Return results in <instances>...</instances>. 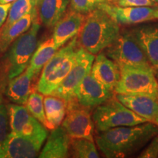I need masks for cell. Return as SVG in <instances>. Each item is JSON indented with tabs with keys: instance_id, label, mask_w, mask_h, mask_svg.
<instances>
[{
	"instance_id": "cell-21",
	"label": "cell",
	"mask_w": 158,
	"mask_h": 158,
	"mask_svg": "<svg viewBox=\"0 0 158 158\" xmlns=\"http://www.w3.org/2000/svg\"><path fill=\"white\" fill-rule=\"evenodd\" d=\"M32 80L33 78L27 70L10 80L5 91L6 96L10 101L15 104L25 105L31 94Z\"/></svg>"
},
{
	"instance_id": "cell-7",
	"label": "cell",
	"mask_w": 158,
	"mask_h": 158,
	"mask_svg": "<svg viewBox=\"0 0 158 158\" xmlns=\"http://www.w3.org/2000/svg\"><path fill=\"white\" fill-rule=\"evenodd\" d=\"M120 79L114 89L115 94H145L158 98V81L155 70L119 67Z\"/></svg>"
},
{
	"instance_id": "cell-1",
	"label": "cell",
	"mask_w": 158,
	"mask_h": 158,
	"mask_svg": "<svg viewBox=\"0 0 158 158\" xmlns=\"http://www.w3.org/2000/svg\"><path fill=\"white\" fill-rule=\"evenodd\" d=\"M157 134L158 126L147 122L98 133L95 141L106 157L121 158L136 152Z\"/></svg>"
},
{
	"instance_id": "cell-13",
	"label": "cell",
	"mask_w": 158,
	"mask_h": 158,
	"mask_svg": "<svg viewBox=\"0 0 158 158\" xmlns=\"http://www.w3.org/2000/svg\"><path fill=\"white\" fill-rule=\"evenodd\" d=\"M115 96L138 116L155 123L158 117V98L145 94H116Z\"/></svg>"
},
{
	"instance_id": "cell-25",
	"label": "cell",
	"mask_w": 158,
	"mask_h": 158,
	"mask_svg": "<svg viewBox=\"0 0 158 158\" xmlns=\"http://www.w3.org/2000/svg\"><path fill=\"white\" fill-rule=\"evenodd\" d=\"M37 0H15L13 2L10 8L7 20L0 30L7 28L15 21L32 12L37 7Z\"/></svg>"
},
{
	"instance_id": "cell-8",
	"label": "cell",
	"mask_w": 158,
	"mask_h": 158,
	"mask_svg": "<svg viewBox=\"0 0 158 158\" xmlns=\"http://www.w3.org/2000/svg\"><path fill=\"white\" fill-rule=\"evenodd\" d=\"M48 136V132L43 124L28 133L15 134L10 132L5 145V157H37Z\"/></svg>"
},
{
	"instance_id": "cell-24",
	"label": "cell",
	"mask_w": 158,
	"mask_h": 158,
	"mask_svg": "<svg viewBox=\"0 0 158 158\" xmlns=\"http://www.w3.org/2000/svg\"><path fill=\"white\" fill-rule=\"evenodd\" d=\"M70 155L77 158H98L100 157L93 141L86 138H71Z\"/></svg>"
},
{
	"instance_id": "cell-22",
	"label": "cell",
	"mask_w": 158,
	"mask_h": 158,
	"mask_svg": "<svg viewBox=\"0 0 158 158\" xmlns=\"http://www.w3.org/2000/svg\"><path fill=\"white\" fill-rule=\"evenodd\" d=\"M58 49L52 37L38 44L29 61L28 67L26 69L33 79L37 78L45 65L54 56Z\"/></svg>"
},
{
	"instance_id": "cell-6",
	"label": "cell",
	"mask_w": 158,
	"mask_h": 158,
	"mask_svg": "<svg viewBox=\"0 0 158 158\" xmlns=\"http://www.w3.org/2000/svg\"><path fill=\"white\" fill-rule=\"evenodd\" d=\"M106 49L105 54L119 67L155 70L135 40L133 31L120 33L117 39Z\"/></svg>"
},
{
	"instance_id": "cell-9",
	"label": "cell",
	"mask_w": 158,
	"mask_h": 158,
	"mask_svg": "<svg viewBox=\"0 0 158 158\" xmlns=\"http://www.w3.org/2000/svg\"><path fill=\"white\" fill-rule=\"evenodd\" d=\"M91 108L84 107L76 99L68 102L62 126L71 138H86L94 141V124Z\"/></svg>"
},
{
	"instance_id": "cell-4",
	"label": "cell",
	"mask_w": 158,
	"mask_h": 158,
	"mask_svg": "<svg viewBox=\"0 0 158 158\" xmlns=\"http://www.w3.org/2000/svg\"><path fill=\"white\" fill-rule=\"evenodd\" d=\"M78 48L76 35L70 43L56 51L43 68L37 85L39 92L46 95L56 89L73 66Z\"/></svg>"
},
{
	"instance_id": "cell-16",
	"label": "cell",
	"mask_w": 158,
	"mask_h": 158,
	"mask_svg": "<svg viewBox=\"0 0 158 158\" xmlns=\"http://www.w3.org/2000/svg\"><path fill=\"white\" fill-rule=\"evenodd\" d=\"M7 107L11 133L15 134L31 133L43 124L31 115L23 105L11 103L7 105Z\"/></svg>"
},
{
	"instance_id": "cell-14",
	"label": "cell",
	"mask_w": 158,
	"mask_h": 158,
	"mask_svg": "<svg viewBox=\"0 0 158 158\" xmlns=\"http://www.w3.org/2000/svg\"><path fill=\"white\" fill-rule=\"evenodd\" d=\"M86 15L70 9L57 21L54 27L52 37L58 48L64 46L80 31Z\"/></svg>"
},
{
	"instance_id": "cell-32",
	"label": "cell",
	"mask_w": 158,
	"mask_h": 158,
	"mask_svg": "<svg viewBox=\"0 0 158 158\" xmlns=\"http://www.w3.org/2000/svg\"><path fill=\"white\" fill-rule=\"evenodd\" d=\"M15 0H0V3L1 4H8L13 3Z\"/></svg>"
},
{
	"instance_id": "cell-26",
	"label": "cell",
	"mask_w": 158,
	"mask_h": 158,
	"mask_svg": "<svg viewBox=\"0 0 158 158\" xmlns=\"http://www.w3.org/2000/svg\"><path fill=\"white\" fill-rule=\"evenodd\" d=\"M43 98L44 97L43 94H41L38 91H34L31 92L25 106L31 115L34 116L46 127V118H45Z\"/></svg>"
},
{
	"instance_id": "cell-11",
	"label": "cell",
	"mask_w": 158,
	"mask_h": 158,
	"mask_svg": "<svg viewBox=\"0 0 158 158\" xmlns=\"http://www.w3.org/2000/svg\"><path fill=\"white\" fill-rule=\"evenodd\" d=\"M114 96V91L108 89L100 84L91 73L84 77L76 92L77 102L89 108H96Z\"/></svg>"
},
{
	"instance_id": "cell-29",
	"label": "cell",
	"mask_w": 158,
	"mask_h": 158,
	"mask_svg": "<svg viewBox=\"0 0 158 158\" xmlns=\"http://www.w3.org/2000/svg\"><path fill=\"white\" fill-rule=\"evenodd\" d=\"M113 5L119 7H157L152 0H115Z\"/></svg>"
},
{
	"instance_id": "cell-36",
	"label": "cell",
	"mask_w": 158,
	"mask_h": 158,
	"mask_svg": "<svg viewBox=\"0 0 158 158\" xmlns=\"http://www.w3.org/2000/svg\"><path fill=\"white\" fill-rule=\"evenodd\" d=\"M153 2H155V3H157V4H158V0H152Z\"/></svg>"
},
{
	"instance_id": "cell-28",
	"label": "cell",
	"mask_w": 158,
	"mask_h": 158,
	"mask_svg": "<svg viewBox=\"0 0 158 158\" xmlns=\"http://www.w3.org/2000/svg\"><path fill=\"white\" fill-rule=\"evenodd\" d=\"M71 9L83 14H88L107 0H70Z\"/></svg>"
},
{
	"instance_id": "cell-17",
	"label": "cell",
	"mask_w": 158,
	"mask_h": 158,
	"mask_svg": "<svg viewBox=\"0 0 158 158\" xmlns=\"http://www.w3.org/2000/svg\"><path fill=\"white\" fill-rule=\"evenodd\" d=\"M132 31L156 72L158 70V26H143Z\"/></svg>"
},
{
	"instance_id": "cell-2",
	"label": "cell",
	"mask_w": 158,
	"mask_h": 158,
	"mask_svg": "<svg viewBox=\"0 0 158 158\" xmlns=\"http://www.w3.org/2000/svg\"><path fill=\"white\" fill-rule=\"evenodd\" d=\"M119 34V24L98 7L86 15L77 41L80 48L95 55L110 46Z\"/></svg>"
},
{
	"instance_id": "cell-30",
	"label": "cell",
	"mask_w": 158,
	"mask_h": 158,
	"mask_svg": "<svg viewBox=\"0 0 158 158\" xmlns=\"http://www.w3.org/2000/svg\"><path fill=\"white\" fill-rule=\"evenodd\" d=\"M138 157L141 158H156L158 157V134L156 135L147 148L140 154Z\"/></svg>"
},
{
	"instance_id": "cell-31",
	"label": "cell",
	"mask_w": 158,
	"mask_h": 158,
	"mask_svg": "<svg viewBox=\"0 0 158 158\" xmlns=\"http://www.w3.org/2000/svg\"><path fill=\"white\" fill-rule=\"evenodd\" d=\"M12 3L1 4L0 3V29L5 24L7 18L8 16L10 8Z\"/></svg>"
},
{
	"instance_id": "cell-20",
	"label": "cell",
	"mask_w": 158,
	"mask_h": 158,
	"mask_svg": "<svg viewBox=\"0 0 158 158\" xmlns=\"http://www.w3.org/2000/svg\"><path fill=\"white\" fill-rule=\"evenodd\" d=\"M38 19L37 7L32 12L13 23L10 27L0 30V53H5L13 42L30 28Z\"/></svg>"
},
{
	"instance_id": "cell-35",
	"label": "cell",
	"mask_w": 158,
	"mask_h": 158,
	"mask_svg": "<svg viewBox=\"0 0 158 158\" xmlns=\"http://www.w3.org/2000/svg\"><path fill=\"white\" fill-rule=\"evenodd\" d=\"M155 75H156V77H157V81H158V70H157V71H156Z\"/></svg>"
},
{
	"instance_id": "cell-3",
	"label": "cell",
	"mask_w": 158,
	"mask_h": 158,
	"mask_svg": "<svg viewBox=\"0 0 158 158\" xmlns=\"http://www.w3.org/2000/svg\"><path fill=\"white\" fill-rule=\"evenodd\" d=\"M40 23L37 19L26 32L10 45L2 62V76L6 80L16 77L27 69L29 61L38 45Z\"/></svg>"
},
{
	"instance_id": "cell-15",
	"label": "cell",
	"mask_w": 158,
	"mask_h": 158,
	"mask_svg": "<svg viewBox=\"0 0 158 158\" xmlns=\"http://www.w3.org/2000/svg\"><path fill=\"white\" fill-rule=\"evenodd\" d=\"M90 73L97 81L111 91H114L121 76L119 66L104 53H99L94 57Z\"/></svg>"
},
{
	"instance_id": "cell-34",
	"label": "cell",
	"mask_w": 158,
	"mask_h": 158,
	"mask_svg": "<svg viewBox=\"0 0 158 158\" xmlns=\"http://www.w3.org/2000/svg\"><path fill=\"white\" fill-rule=\"evenodd\" d=\"M155 124H156V125L158 126V117L156 118V120H155Z\"/></svg>"
},
{
	"instance_id": "cell-5",
	"label": "cell",
	"mask_w": 158,
	"mask_h": 158,
	"mask_svg": "<svg viewBox=\"0 0 158 158\" xmlns=\"http://www.w3.org/2000/svg\"><path fill=\"white\" fill-rule=\"evenodd\" d=\"M92 119L98 133L111 128L147 122L145 118L138 116L124 106L116 96L97 106L92 113Z\"/></svg>"
},
{
	"instance_id": "cell-10",
	"label": "cell",
	"mask_w": 158,
	"mask_h": 158,
	"mask_svg": "<svg viewBox=\"0 0 158 158\" xmlns=\"http://www.w3.org/2000/svg\"><path fill=\"white\" fill-rule=\"evenodd\" d=\"M94 59V55L79 47L73 66L56 89L51 94L59 97L67 102L76 99L77 89L84 77L91 72Z\"/></svg>"
},
{
	"instance_id": "cell-19",
	"label": "cell",
	"mask_w": 158,
	"mask_h": 158,
	"mask_svg": "<svg viewBox=\"0 0 158 158\" xmlns=\"http://www.w3.org/2000/svg\"><path fill=\"white\" fill-rule=\"evenodd\" d=\"M70 0H37L39 21L47 28L54 27L66 12Z\"/></svg>"
},
{
	"instance_id": "cell-18",
	"label": "cell",
	"mask_w": 158,
	"mask_h": 158,
	"mask_svg": "<svg viewBox=\"0 0 158 158\" xmlns=\"http://www.w3.org/2000/svg\"><path fill=\"white\" fill-rule=\"evenodd\" d=\"M70 138L62 127L52 130L39 157L41 158H64L70 155Z\"/></svg>"
},
{
	"instance_id": "cell-33",
	"label": "cell",
	"mask_w": 158,
	"mask_h": 158,
	"mask_svg": "<svg viewBox=\"0 0 158 158\" xmlns=\"http://www.w3.org/2000/svg\"><path fill=\"white\" fill-rule=\"evenodd\" d=\"M154 18L155 19H158V8H155L154 12Z\"/></svg>"
},
{
	"instance_id": "cell-12",
	"label": "cell",
	"mask_w": 158,
	"mask_h": 158,
	"mask_svg": "<svg viewBox=\"0 0 158 158\" xmlns=\"http://www.w3.org/2000/svg\"><path fill=\"white\" fill-rule=\"evenodd\" d=\"M110 15L118 24L130 25L154 20L153 7H119L113 4L102 3L99 6Z\"/></svg>"
},
{
	"instance_id": "cell-27",
	"label": "cell",
	"mask_w": 158,
	"mask_h": 158,
	"mask_svg": "<svg viewBox=\"0 0 158 158\" xmlns=\"http://www.w3.org/2000/svg\"><path fill=\"white\" fill-rule=\"evenodd\" d=\"M9 116L7 107L0 103V157H5V145L8 136Z\"/></svg>"
},
{
	"instance_id": "cell-23",
	"label": "cell",
	"mask_w": 158,
	"mask_h": 158,
	"mask_svg": "<svg viewBox=\"0 0 158 158\" xmlns=\"http://www.w3.org/2000/svg\"><path fill=\"white\" fill-rule=\"evenodd\" d=\"M46 118V128L54 130L62 123L66 114L68 102L53 94H46L43 98Z\"/></svg>"
}]
</instances>
